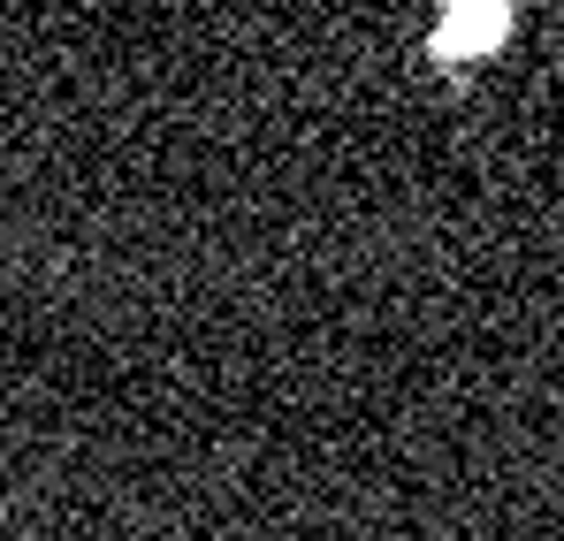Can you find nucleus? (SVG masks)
<instances>
[{
    "label": "nucleus",
    "instance_id": "f257e3e1",
    "mask_svg": "<svg viewBox=\"0 0 564 541\" xmlns=\"http://www.w3.org/2000/svg\"><path fill=\"white\" fill-rule=\"evenodd\" d=\"M503 23H511V0H443L435 46H443V54H488V46L503 39Z\"/></svg>",
    "mask_w": 564,
    "mask_h": 541
}]
</instances>
